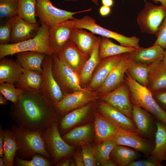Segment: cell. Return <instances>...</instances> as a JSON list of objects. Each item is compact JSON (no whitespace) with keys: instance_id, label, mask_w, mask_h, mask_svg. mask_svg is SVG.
Masks as SVG:
<instances>
[{"instance_id":"obj_37","label":"cell","mask_w":166,"mask_h":166,"mask_svg":"<svg viewBox=\"0 0 166 166\" xmlns=\"http://www.w3.org/2000/svg\"><path fill=\"white\" fill-rule=\"evenodd\" d=\"M117 145L113 139L97 143L94 147L97 161L110 158V153Z\"/></svg>"},{"instance_id":"obj_42","label":"cell","mask_w":166,"mask_h":166,"mask_svg":"<svg viewBox=\"0 0 166 166\" xmlns=\"http://www.w3.org/2000/svg\"><path fill=\"white\" fill-rule=\"evenodd\" d=\"M11 28L8 21L0 27V45H5L11 41Z\"/></svg>"},{"instance_id":"obj_17","label":"cell","mask_w":166,"mask_h":166,"mask_svg":"<svg viewBox=\"0 0 166 166\" xmlns=\"http://www.w3.org/2000/svg\"><path fill=\"white\" fill-rule=\"evenodd\" d=\"M98 112L120 128L139 134L132 119L107 102L97 103Z\"/></svg>"},{"instance_id":"obj_32","label":"cell","mask_w":166,"mask_h":166,"mask_svg":"<svg viewBox=\"0 0 166 166\" xmlns=\"http://www.w3.org/2000/svg\"><path fill=\"white\" fill-rule=\"evenodd\" d=\"M3 157L5 166H13L17 149L16 135L14 130H3Z\"/></svg>"},{"instance_id":"obj_7","label":"cell","mask_w":166,"mask_h":166,"mask_svg":"<svg viewBox=\"0 0 166 166\" xmlns=\"http://www.w3.org/2000/svg\"><path fill=\"white\" fill-rule=\"evenodd\" d=\"M74 20L75 22V28L86 29L95 34L113 39L124 46L136 48L140 47L139 38L135 36L127 37L104 28L97 24L96 20L90 16L85 15L80 19L75 18Z\"/></svg>"},{"instance_id":"obj_55","label":"cell","mask_w":166,"mask_h":166,"mask_svg":"<svg viewBox=\"0 0 166 166\" xmlns=\"http://www.w3.org/2000/svg\"><path fill=\"white\" fill-rule=\"evenodd\" d=\"M162 61L163 64L166 66V49L164 51V56Z\"/></svg>"},{"instance_id":"obj_28","label":"cell","mask_w":166,"mask_h":166,"mask_svg":"<svg viewBox=\"0 0 166 166\" xmlns=\"http://www.w3.org/2000/svg\"><path fill=\"white\" fill-rule=\"evenodd\" d=\"M101 38L94 46L89 58L83 65L79 73L81 85H84L90 81L93 74L101 59L99 56V48Z\"/></svg>"},{"instance_id":"obj_15","label":"cell","mask_w":166,"mask_h":166,"mask_svg":"<svg viewBox=\"0 0 166 166\" xmlns=\"http://www.w3.org/2000/svg\"><path fill=\"white\" fill-rule=\"evenodd\" d=\"M75 25L74 19H69L50 28L49 42L53 54H57L61 51L69 40L70 34L75 28Z\"/></svg>"},{"instance_id":"obj_19","label":"cell","mask_w":166,"mask_h":166,"mask_svg":"<svg viewBox=\"0 0 166 166\" xmlns=\"http://www.w3.org/2000/svg\"><path fill=\"white\" fill-rule=\"evenodd\" d=\"M123 54L101 59L93 74L87 89L92 91V90H96L100 87L112 70L120 62Z\"/></svg>"},{"instance_id":"obj_27","label":"cell","mask_w":166,"mask_h":166,"mask_svg":"<svg viewBox=\"0 0 166 166\" xmlns=\"http://www.w3.org/2000/svg\"><path fill=\"white\" fill-rule=\"evenodd\" d=\"M16 60L24 69L42 72V64L46 54L39 52L26 51L15 54Z\"/></svg>"},{"instance_id":"obj_23","label":"cell","mask_w":166,"mask_h":166,"mask_svg":"<svg viewBox=\"0 0 166 166\" xmlns=\"http://www.w3.org/2000/svg\"><path fill=\"white\" fill-rule=\"evenodd\" d=\"M164 49L157 45L148 48L140 47L136 50L127 53L131 60L148 65L159 61H162Z\"/></svg>"},{"instance_id":"obj_4","label":"cell","mask_w":166,"mask_h":166,"mask_svg":"<svg viewBox=\"0 0 166 166\" xmlns=\"http://www.w3.org/2000/svg\"><path fill=\"white\" fill-rule=\"evenodd\" d=\"M49 28L45 23L41 22L38 33L33 38L17 43L0 45V59L26 51H36L46 55L53 54L49 42Z\"/></svg>"},{"instance_id":"obj_10","label":"cell","mask_w":166,"mask_h":166,"mask_svg":"<svg viewBox=\"0 0 166 166\" xmlns=\"http://www.w3.org/2000/svg\"><path fill=\"white\" fill-rule=\"evenodd\" d=\"M53 54L46 55L42 63V92L53 105L60 101L65 95L53 74Z\"/></svg>"},{"instance_id":"obj_20","label":"cell","mask_w":166,"mask_h":166,"mask_svg":"<svg viewBox=\"0 0 166 166\" xmlns=\"http://www.w3.org/2000/svg\"><path fill=\"white\" fill-rule=\"evenodd\" d=\"M57 55L79 74L90 56L82 52L70 40L67 42L61 51Z\"/></svg>"},{"instance_id":"obj_22","label":"cell","mask_w":166,"mask_h":166,"mask_svg":"<svg viewBox=\"0 0 166 166\" xmlns=\"http://www.w3.org/2000/svg\"><path fill=\"white\" fill-rule=\"evenodd\" d=\"M146 87L151 92L166 89V66L162 61L149 65Z\"/></svg>"},{"instance_id":"obj_48","label":"cell","mask_w":166,"mask_h":166,"mask_svg":"<svg viewBox=\"0 0 166 166\" xmlns=\"http://www.w3.org/2000/svg\"><path fill=\"white\" fill-rule=\"evenodd\" d=\"M3 130L2 126L0 127V157L3 158Z\"/></svg>"},{"instance_id":"obj_13","label":"cell","mask_w":166,"mask_h":166,"mask_svg":"<svg viewBox=\"0 0 166 166\" xmlns=\"http://www.w3.org/2000/svg\"><path fill=\"white\" fill-rule=\"evenodd\" d=\"M99 98L132 119V103L128 87L124 81L113 90L100 95Z\"/></svg>"},{"instance_id":"obj_43","label":"cell","mask_w":166,"mask_h":166,"mask_svg":"<svg viewBox=\"0 0 166 166\" xmlns=\"http://www.w3.org/2000/svg\"><path fill=\"white\" fill-rule=\"evenodd\" d=\"M156 39L153 45H157L166 49V16L156 34Z\"/></svg>"},{"instance_id":"obj_50","label":"cell","mask_w":166,"mask_h":166,"mask_svg":"<svg viewBox=\"0 0 166 166\" xmlns=\"http://www.w3.org/2000/svg\"><path fill=\"white\" fill-rule=\"evenodd\" d=\"M101 2L102 5L110 7L114 4L113 0H101Z\"/></svg>"},{"instance_id":"obj_5","label":"cell","mask_w":166,"mask_h":166,"mask_svg":"<svg viewBox=\"0 0 166 166\" xmlns=\"http://www.w3.org/2000/svg\"><path fill=\"white\" fill-rule=\"evenodd\" d=\"M42 137L46 150L54 163L68 156L73 150L74 147L61 137L55 121L43 130Z\"/></svg>"},{"instance_id":"obj_12","label":"cell","mask_w":166,"mask_h":166,"mask_svg":"<svg viewBox=\"0 0 166 166\" xmlns=\"http://www.w3.org/2000/svg\"><path fill=\"white\" fill-rule=\"evenodd\" d=\"M96 92L86 89L65 95L59 102L53 105L57 114H63L80 108L99 98Z\"/></svg>"},{"instance_id":"obj_16","label":"cell","mask_w":166,"mask_h":166,"mask_svg":"<svg viewBox=\"0 0 166 166\" xmlns=\"http://www.w3.org/2000/svg\"><path fill=\"white\" fill-rule=\"evenodd\" d=\"M11 28V44L19 43L34 37L40 26L38 23H30L17 15L8 19Z\"/></svg>"},{"instance_id":"obj_33","label":"cell","mask_w":166,"mask_h":166,"mask_svg":"<svg viewBox=\"0 0 166 166\" xmlns=\"http://www.w3.org/2000/svg\"><path fill=\"white\" fill-rule=\"evenodd\" d=\"M91 107V105L88 104L67 114L60 122V127L62 131L66 132L78 124L87 116Z\"/></svg>"},{"instance_id":"obj_47","label":"cell","mask_w":166,"mask_h":166,"mask_svg":"<svg viewBox=\"0 0 166 166\" xmlns=\"http://www.w3.org/2000/svg\"><path fill=\"white\" fill-rule=\"evenodd\" d=\"M111 11V7L103 5L101 6L99 9V14L102 17L108 16L110 14Z\"/></svg>"},{"instance_id":"obj_41","label":"cell","mask_w":166,"mask_h":166,"mask_svg":"<svg viewBox=\"0 0 166 166\" xmlns=\"http://www.w3.org/2000/svg\"><path fill=\"white\" fill-rule=\"evenodd\" d=\"M81 146V154L85 166L97 165V160L95 155L94 147L85 144Z\"/></svg>"},{"instance_id":"obj_54","label":"cell","mask_w":166,"mask_h":166,"mask_svg":"<svg viewBox=\"0 0 166 166\" xmlns=\"http://www.w3.org/2000/svg\"><path fill=\"white\" fill-rule=\"evenodd\" d=\"M155 3H157L159 2H160L161 5L166 8V0H152Z\"/></svg>"},{"instance_id":"obj_36","label":"cell","mask_w":166,"mask_h":166,"mask_svg":"<svg viewBox=\"0 0 166 166\" xmlns=\"http://www.w3.org/2000/svg\"><path fill=\"white\" fill-rule=\"evenodd\" d=\"M37 0H18V16L30 23H38L36 19Z\"/></svg>"},{"instance_id":"obj_53","label":"cell","mask_w":166,"mask_h":166,"mask_svg":"<svg viewBox=\"0 0 166 166\" xmlns=\"http://www.w3.org/2000/svg\"><path fill=\"white\" fill-rule=\"evenodd\" d=\"M64 1H73L76 2L79 0H63ZM93 3L94 5L97 6H98L99 5V0H90Z\"/></svg>"},{"instance_id":"obj_25","label":"cell","mask_w":166,"mask_h":166,"mask_svg":"<svg viewBox=\"0 0 166 166\" xmlns=\"http://www.w3.org/2000/svg\"><path fill=\"white\" fill-rule=\"evenodd\" d=\"M99 38L91 32L83 29L74 28L71 33L69 40L82 52L90 55Z\"/></svg>"},{"instance_id":"obj_6","label":"cell","mask_w":166,"mask_h":166,"mask_svg":"<svg viewBox=\"0 0 166 166\" xmlns=\"http://www.w3.org/2000/svg\"><path fill=\"white\" fill-rule=\"evenodd\" d=\"M52 71L53 76L64 95L86 89L81 85L79 74L74 71L57 54H53Z\"/></svg>"},{"instance_id":"obj_38","label":"cell","mask_w":166,"mask_h":166,"mask_svg":"<svg viewBox=\"0 0 166 166\" xmlns=\"http://www.w3.org/2000/svg\"><path fill=\"white\" fill-rule=\"evenodd\" d=\"M18 0H0L1 18L9 19L18 15Z\"/></svg>"},{"instance_id":"obj_34","label":"cell","mask_w":166,"mask_h":166,"mask_svg":"<svg viewBox=\"0 0 166 166\" xmlns=\"http://www.w3.org/2000/svg\"><path fill=\"white\" fill-rule=\"evenodd\" d=\"M137 48L118 45L107 38H101L99 48V56L101 59L103 58L136 50Z\"/></svg>"},{"instance_id":"obj_11","label":"cell","mask_w":166,"mask_h":166,"mask_svg":"<svg viewBox=\"0 0 166 166\" xmlns=\"http://www.w3.org/2000/svg\"><path fill=\"white\" fill-rule=\"evenodd\" d=\"M113 139L117 145L132 148L147 157L149 156L155 147L154 141L138 133L119 128Z\"/></svg>"},{"instance_id":"obj_30","label":"cell","mask_w":166,"mask_h":166,"mask_svg":"<svg viewBox=\"0 0 166 166\" xmlns=\"http://www.w3.org/2000/svg\"><path fill=\"white\" fill-rule=\"evenodd\" d=\"M155 123V147L150 156L162 163L166 160V124L156 119Z\"/></svg>"},{"instance_id":"obj_29","label":"cell","mask_w":166,"mask_h":166,"mask_svg":"<svg viewBox=\"0 0 166 166\" xmlns=\"http://www.w3.org/2000/svg\"><path fill=\"white\" fill-rule=\"evenodd\" d=\"M139 152L130 147L117 145L110 155V158L119 166H128L140 157Z\"/></svg>"},{"instance_id":"obj_8","label":"cell","mask_w":166,"mask_h":166,"mask_svg":"<svg viewBox=\"0 0 166 166\" xmlns=\"http://www.w3.org/2000/svg\"><path fill=\"white\" fill-rule=\"evenodd\" d=\"M92 8L77 12H70L55 6L50 0H37L36 16L50 28L69 19H73L76 14L90 11Z\"/></svg>"},{"instance_id":"obj_31","label":"cell","mask_w":166,"mask_h":166,"mask_svg":"<svg viewBox=\"0 0 166 166\" xmlns=\"http://www.w3.org/2000/svg\"><path fill=\"white\" fill-rule=\"evenodd\" d=\"M93 125L90 124L75 128L62 137L65 141L75 145L81 146L87 144L91 138Z\"/></svg>"},{"instance_id":"obj_44","label":"cell","mask_w":166,"mask_h":166,"mask_svg":"<svg viewBox=\"0 0 166 166\" xmlns=\"http://www.w3.org/2000/svg\"><path fill=\"white\" fill-rule=\"evenodd\" d=\"M162 163L160 162L150 155L144 159L134 161L128 166H163Z\"/></svg>"},{"instance_id":"obj_2","label":"cell","mask_w":166,"mask_h":166,"mask_svg":"<svg viewBox=\"0 0 166 166\" xmlns=\"http://www.w3.org/2000/svg\"><path fill=\"white\" fill-rule=\"evenodd\" d=\"M12 128L16 135V154L19 157L29 160L38 154L51 160L45 148L42 137L43 130H30L15 125Z\"/></svg>"},{"instance_id":"obj_52","label":"cell","mask_w":166,"mask_h":166,"mask_svg":"<svg viewBox=\"0 0 166 166\" xmlns=\"http://www.w3.org/2000/svg\"><path fill=\"white\" fill-rule=\"evenodd\" d=\"M7 100L4 96L0 93V105H2L7 104Z\"/></svg>"},{"instance_id":"obj_56","label":"cell","mask_w":166,"mask_h":166,"mask_svg":"<svg viewBox=\"0 0 166 166\" xmlns=\"http://www.w3.org/2000/svg\"><path fill=\"white\" fill-rule=\"evenodd\" d=\"M5 164L3 158L0 157V166H5Z\"/></svg>"},{"instance_id":"obj_1","label":"cell","mask_w":166,"mask_h":166,"mask_svg":"<svg viewBox=\"0 0 166 166\" xmlns=\"http://www.w3.org/2000/svg\"><path fill=\"white\" fill-rule=\"evenodd\" d=\"M11 116L18 126L43 130L56 121L57 114L53 105L42 93L23 92L10 108Z\"/></svg>"},{"instance_id":"obj_51","label":"cell","mask_w":166,"mask_h":166,"mask_svg":"<svg viewBox=\"0 0 166 166\" xmlns=\"http://www.w3.org/2000/svg\"><path fill=\"white\" fill-rule=\"evenodd\" d=\"M71 160L69 159H66L62 161L57 164V166H70Z\"/></svg>"},{"instance_id":"obj_40","label":"cell","mask_w":166,"mask_h":166,"mask_svg":"<svg viewBox=\"0 0 166 166\" xmlns=\"http://www.w3.org/2000/svg\"><path fill=\"white\" fill-rule=\"evenodd\" d=\"M38 154H35L29 160L19 157H15V163L19 166H49L51 165L50 160Z\"/></svg>"},{"instance_id":"obj_57","label":"cell","mask_w":166,"mask_h":166,"mask_svg":"<svg viewBox=\"0 0 166 166\" xmlns=\"http://www.w3.org/2000/svg\"><path fill=\"white\" fill-rule=\"evenodd\" d=\"M70 166H77L75 161L74 160H71Z\"/></svg>"},{"instance_id":"obj_45","label":"cell","mask_w":166,"mask_h":166,"mask_svg":"<svg viewBox=\"0 0 166 166\" xmlns=\"http://www.w3.org/2000/svg\"><path fill=\"white\" fill-rule=\"evenodd\" d=\"M152 92L156 103L166 112V89Z\"/></svg>"},{"instance_id":"obj_9","label":"cell","mask_w":166,"mask_h":166,"mask_svg":"<svg viewBox=\"0 0 166 166\" xmlns=\"http://www.w3.org/2000/svg\"><path fill=\"white\" fill-rule=\"evenodd\" d=\"M166 16V8L145 2L144 7L139 13L137 22L142 33L156 34Z\"/></svg>"},{"instance_id":"obj_39","label":"cell","mask_w":166,"mask_h":166,"mask_svg":"<svg viewBox=\"0 0 166 166\" xmlns=\"http://www.w3.org/2000/svg\"><path fill=\"white\" fill-rule=\"evenodd\" d=\"M14 84L5 82L0 84V93L7 100L16 103L23 93V92L16 87Z\"/></svg>"},{"instance_id":"obj_49","label":"cell","mask_w":166,"mask_h":166,"mask_svg":"<svg viewBox=\"0 0 166 166\" xmlns=\"http://www.w3.org/2000/svg\"><path fill=\"white\" fill-rule=\"evenodd\" d=\"M101 165L102 166H117V165L110 159H104L99 161Z\"/></svg>"},{"instance_id":"obj_14","label":"cell","mask_w":166,"mask_h":166,"mask_svg":"<svg viewBox=\"0 0 166 166\" xmlns=\"http://www.w3.org/2000/svg\"><path fill=\"white\" fill-rule=\"evenodd\" d=\"M132 105V119L139 134L154 141L157 130L155 117L141 107L133 104Z\"/></svg>"},{"instance_id":"obj_18","label":"cell","mask_w":166,"mask_h":166,"mask_svg":"<svg viewBox=\"0 0 166 166\" xmlns=\"http://www.w3.org/2000/svg\"><path fill=\"white\" fill-rule=\"evenodd\" d=\"M131 60L127 53L123 54L120 62L112 70L103 84L96 90L98 94L101 95L111 91L124 81V75Z\"/></svg>"},{"instance_id":"obj_46","label":"cell","mask_w":166,"mask_h":166,"mask_svg":"<svg viewBox=\"0 0 166 166\" xmlns=\"http://www.w3.org/2000/svg\"><path fill=\"white\" fill-rule=\"evenodd\" d=\"M73 156L77 166H85L83 162L81 152H80L79 151H77L74 154Z\"/></svg>"},{"instance_id":"obj_24","label":"cell","mask_w":166,"mask_h":166,"mask_svg":"<svg viewBox=\"0 0 166 166\" xmlns=\"http://www.w3.org/2000/svg\"><path fill=\"white\" fill-rule=\"evenodd\" d=\"M23 70V68L16 59L5 57L0 59V84L5 82L15 84Z\"/></svg>"},{"instance_id":"obj_35","label":"cell","mask_w":166,"mask_h":166,"mask_svg":"<svg viewBox=\"0 0 166 166\" xmlns=\"http://www.w3.org/2000/svg\"><path fill=\"white\" fill-rule=\"evenodd\" d=\"M149 65L131 60L127 71L132 77L140 85L146 86Z\"/></svg>"},{"instance_id":"obj_26","label":"cell","mask_w":166,"mask_h":166,"mask_svg":"<svg viewBox=\"0 0 166 166\" xmlns=\"http://www.w3.org/2000/svg\"><path fill=\"white\" fill-rule=\"evenodd\" d=\"M42 73L23 69V73L15 84L24 92H36L42 93Z\"/></svg>"},{"instance_id":"obj_3","label":"cell","mask_w":166,"mask_h":166,"mask_svg":"<svg viewBox=\"0 0 166 166\" xmlns=\"http://www.w3.org/2000/svg\"><path fill=\"white\" fill-rule=\"evenodd\" d=\"M124 81L128 87L132 104L149 112L156 119L166 124V112L156 103L152 92L137 82L127 71L124 75Z\"/></svg>"},{"instance_id":"obj_21","label":"cell","mask_w":166,"mask_h":166,"mask_svg":"<svg viewBox=\"0 0 166 166\" xmlns=\"http://www.w3.org/2000/svg\"><path fill=\"white\" fill-rule=\"evenodd\" d=\"M93 128L97 143L112 139L119 128L98 112L94 113Z\"/></svg>"}]
</instances>
